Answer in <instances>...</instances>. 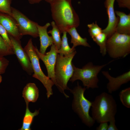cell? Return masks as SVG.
Returning a JSON list of instances; mask_svg holds the SVG:
<instances>
[{"mask_svg": "<svg viewBox=\"0 0 130 130\" xmlns=\"http://www.w3.org/2000/svg\"><path fill=\"white\" fill-rule=\"evenodd\" d=\"M116 1L119 7L130 9V0H116Z\"/></svg>", "mask_w": 130, "mask_h": 130, "instance_id": "28", "label": "cell"}, {"mask_svg": "<svg viewBox=\"0 0 130 130\" xmlns=\"http://www.w3.org/2000/svg\"><path fill=\"white\" fill-rule=\"evenodd\" d=\"M11 16L16 21L19 32L22 36L29 35L34 38L39 37L37 23L31 20L19 10L12 7Z\"/></svg>", "mask_w": 130, "mask_h": 130, "instance_id": "8", "label": "cell"}, {"mask_svg": "<svg viewBox=\"0 0 130 130\" xmlns=\"http://www.w3.org/2000/svg\"><path fill=\"white\" fill-rule=\"evenodd\" d=\"M119 96L122 104L127 108H130V87H129L121 91Z\"/></svg>", "mask_w": 130, "mask_h": 130, "instance_id": "22", "label": "cell"}, {"mask_svg": "<svg viewBox=\"0 0 130 130\" xmlns=\"http://www.w3.org/2000/svg\"><path fill=\"white\" fill-rule=\"evenodd\" d=\"M92 117L98 123L109 121L115 118L117 112L116 102L111 95L103 92L97 96L92 102Z\"/></svg>", "mask_w": 130, "mask_h": 130, "instance_id": "2", "label": "cell"}, {"mask_svg": "<svg viewBox=\"0 0 130 130\" xmlns=\"http://www.w3.org/2000/svg\"><path fill=\"white\" fill-rule=\"evenodd\" d=\"M107 52L114 59L124 58L130 53V35L115 32L107 40Z\"/></svg>", "mask_w": 130, "mask_h": 130, "instance_id": "6", "label": "cell"}, {"mask_svg": "<svg viewBox=\"0 0 130 130\" xmlns=\"http://www.w3.org/2000/svg\"><path fill=\"white\" fill-rule=\"evenodd\" d=\"M115 0H105L104 2L108 15V21L106 28L102 30V32L107 35V39L115 32L119 20L118 16L116 17L114 10V5Z\"/></svg>", "mask_w": 130, "mask_h": 130, "instance_id": "12", "label": "cell"}, {"mask_svg": "<svg viewBox=\"0 0 130 130\" xmlns=\"http://www.w3.org/2000/svg\"><path fill=\"white\" fill-rule=\"evenodd\" d=\"M51 24L52 29L48 31V33L51 35L53 41V44L58 50L60 48L61 46L62 39L60 37V34L61 33L54 21H52Z\"/></svg>", "mask_w": 130, "mask_h": 130, "instance_id": "20", "label": "cell"}, {"mask_svg": "<svg viewBox=\"0 0 130 130\" xmlns=\"http://www.w3.org/2000/svg\"><path fill=\"white\" fill-rule=\"evenodd\" d=\"M29 3L31 4H34L39 3L43 0H27Z\"/></svg>", "mask_w": 130, "mask_h": 130, "instance_id": "31", "label": "cell"}, {"mask_svg": "<svg viewBox=\"0 0 130 130\" xmlns=\"http://www.w3.org/2000/svg\"><path fill=\"white\" fill-rule=\"evenodd\" d=\"M56 0H45L47 2L50 3V4L54 1Z\"/></svg>", "mask_w": 130, "mask_h": 130, "instance_id": "32", "label": "cell"}, {"mask_svg": "<svg viewBox=\"0 0 130 130\" xmlns=\"http://www.w3.org/2000/svg\"><path fill=\"white\" fill-rule=\"evenodd\" d=\"M92 39L99 46L102 56H104L107 53L106 44L107 37L106 35L102 32Z\"/></svg>", "mask_w": 130, "mask_h": 130, "instance_id": "21", "label": "cell"}, {"mask_svg": "<svg viewBox=\"0 0 130 130\" xmlns=\"http://www.w3.org/2000/svg\"><path fill=\"white\" fill-rule=\"evenodd\" d=\"M0 35L9 48L13 51V46L8 34L5 29L0 24Z\"/></svg>", "mask_w": 130, "mask_h": 130, "instance_id": "26", "label": "cell"}, {"mask_svg": "<svg viewBox=\"0 0 130 130\" xmlns=\"http://www.w3.org/2000/svg\"><path fill=\"white\" fill-rule=\"evenodd\" d=\"M72 0H56L51 3L53 20L61 33L79 25V16L71 3Z\"/></svg>", "mask_w": 130, "mask_h": 130, "instance_id": "1", "label": "cell"}, {"mask_svg": "<svg viewBox=\"0 0 130 130\" xmlns=\"http://www.w3.org/2000/svg\"><path fill=\"white\" fill-rule=\"evenodd\" d=\"M86 89L82 87L78 82L77 86L71 91L73 95L72 107L74 111L78 114L82 122L89 127H92L95 121L89 114L92 102L85 97L84 93Z\"/></svg>", "mask_w": 130, "mask_h": 130, "instance_id": "5", "label": "cell"}, {"mask_svg": "<svg viewBox=\"0 0 130 130\" xmlns=\"http://www.w3.org/2000/svg\"><path fill=\"white\" fill-rule=\"evenodd\" d=\"M2 81V77L1 76L0 74V83Z\"/></svg>", "mask_w": 130, "mask_h": 130, "instance_id": "33", "label": "cell"}, {"mask_svg": "<svg viewBox=\"0 0 130 130\" xmlns=\"http://www.w3.org/2000/svg\"><path fill=\"white\" fill-rule=\"evenodd\" d=\"M108 122H104L100 123L99 125L96 128V130H107L108 125Z\"/></svg>", "mask_w": 130, "mask_h": 130, "instance_id": "30", "label": "cell"}, {"mask_svg": "<svg viewBox=\"0 0 130 130\" xmlns=\"http://www.w3.org/2000/svg\"><path fill=\"white\" fill-rule=\"evenodd\" d=\"M76 51L67 56L58 53L54 68L56 86L66 98L69 97L64 91L69 89L67 86L69 80L72 76L74 71L72 60L76 54Z\"/></svg>", "mask_w": 130, "mask_h": 130, "instance_id": "3", "label": "cell"}, {"mask_svg": "<svg viewBox=\"0 0 130 130\" xmlns=\"http://www.w3.org/2000/svg\"><path fill=\"white\" fill-rule=\"evenodd\" d=\"M67 33L66 32H64L63 33V34L62 38L60 47L57 51L58 53L64 56H68L76 51L75 48L70 47L68 43Z\"/></svg>", "mask_w": 130, "mask_h": 130, "instance_id": "19", "label": "cell"}, {"mask_svg": "<svg viewBox=\"0 0 130 130\" xmlns=\"http://www.w3.org/2000/svg\"><path fill=\"white\" fill-rule=\"evenodd\" d=\"M51 24L47 23L44 26H41L38 24L37 26L40 41L39 52L43 54H45L47 48L53 44V41L52 36H50L47 32V29Z\"/></svg>", "mask_w": 130, "mask_h": 130, "instance_id": "14", "label": "cell"}, {"mask_svg": "<svg viewBox=\"0 0 130 130\" xmlns=\"http://www.w3.org/2000/svg\"><path fill=\"white\" fill-rule=\"evenodd\" d=\"M109 122V123L108 125L107 130H118V129L116 125L115 118L111 119Z\"/></svg>", "mask_w": 130, "mask_h": 130, "instance_id": "29", "label": "cell"}, {"mask_svg": "<svg viewBox=\"0 0 130 130\" xmlns=\"http://www.w3.org/2000/svg\"><path fill=\"white\" fill-rule=\"evenodd\" d=\"M33 45L32 39H30L24 49L30 61L34 73L32 77L39 80L43 84L47 91L48 98L53 94L52 87L54 84L52 81L46 76L42 71L39 63V59Z\"/></svg>", "mask_w": 130, "mask_h": 130, "instance_id": "7", "label": "cell"}, {"mask_svg": "<svg viewBox=\"0 0 130 130\" xmlns=\"http://www.w3.org/2000/svg\"><path fill=\"white\" fill-rule=\"evenodd\" d=\"M14 54L13 51L9 48L0 35V57Z\"/></svg>", "mask_w": 130, "mask_h": 130, "instance_id": "24", "label": "cell"}, {"mask_svg": "<svg viewBox=\"0 0 130 130\" xmlns=\"http://www.w3.org/2000/svg\"><path fill=\"white\" fill-rule=\"evenodd\" d=\"M102 73L108 80L106 88L110 94L118 90L122 85L130 81V70L116 77L111 76L108 71H102Z\"/></svg>", "mask_w": 130, "mask_h": 130, "instance_id": "11", "label": "cell"}, {"mask_svg": "<svg viewBox=\"0 0 130 130\" xmlns=\"http://www.w3.org/2000/svg\"><path fill=\"white\" fill-rule=\"evenodd\" d=\"M9 64V61L4 57H0V74L5 72Z\"/></svg>", "mask_w": 130, "mask_h": 130, "instance_id": "27", "label": "cell"}, {"mask_svg": "<svg viewBox=\"0 0 130 130\" xmlns=\"http://www.w3.org/2000/svg\"><path fill=\"white\" fill-rule=\"evenodd\" d=\"M88 28V31L92 39L102 32V30L97 23V21L87 25Z\"/></svg>", "mask_w": 130, "mask_h": 130, "instance_id": "23", "label": "cell"}, {"mask_svg": "<svg viewBox=\"0 0 130 130\" xmlns=\"http://www.w3.org/2000/svg\"><path fill=\"white\" fill-rule=\"evenodd\" d=\"M9 36L13 46L14 54L16 55L22 68L28 74L31 75L33 71L31 63L27 54L22 47L20 40L9 35Z\"/></svg>", "mask_w": 130, "mask_h": 130, "instance_id": "9", "label": "cell"}, {"mask_svg": "<svg viewBox=\"0 0 130 130\" xmlns=\"http://www.w3.org/2000/svg\"><path fill=\"white\" fill-rule=\"evenodd\" d=\"M12 0H0V13L11 16V4Z\"/></svg>", "mask_w": 130, "mask_h": 130, "instance_id": "25", "label": "cell"}, {"mask_svg": "<svg viewBox=\"0 0 130 130\" xmlns=\"http://www.w3.org/2000/svg\"><path fill=\"white\" fill-rule=\"evenodd\" d=\"M113 60L101 65H94L90 62L81 68L76 67L73 65V72L70 81L73 82L76 80H80L86 89L98 88L99 73L103 68Z\"/></svg>", "mask_w": 130, "mask_h": 130, "instance_id": "4", "label": "cell"}, {"mask_svg": "<svg viewBox=\"0 0 130 130\" xmlns=\"http://www.w3.org/2000/svg\"><path fill=\"white\" fill-rule=\"evenodd\" d=\"M0 24L5 29L8 35L20 40L22 36L20 34L16 22L10 15L0 13Z\"/></svg>", "mask_w": 130, "mask_h": 130, "instance_id": "13", "label": "cell"}, {"mask_svg": "<svg viewBox=\"0 0 130 130\" xmlns=\"http://www.w3.org/2000/svg\"><path fill=\"white\" fill-rule=\"evenodd\" d=\"M22 94V97L26 103H34L36 102L38 98L39 91L35 84L29 83L24 87Z\"/></svg>", "mask_w": 130, "mask_h": 130, "instance_id": "16", "label": "cell"}, {"mask_svg": "<svg viewBox=\"0 0 130 130\" xmlns=\"http://www.w3.org/2000/svg\"><path fill=\"white\" fill-rule=\"evenodd\" d=\"M76 28L75 27H72L68 29L67 31L71 36V43L73 45L72 48H75L79 46L91 47L90 45L87 42V39L81 37L78 32Z\"/></svg>", "mask_w": 130, "mask_h": 130, "instance_id": "17", "label": "cell"}, {"mask_svg": "<svg viewBox=\"0 0 130 130\" xmlns=\"http://www.w3.org/2000/svg\"><path fill=\"white\" fill-rule=\"evenodd\" d=\"M115 13L119 18L115 32L118 33L130 35V13L127 14L118 11Z\"/></svg>", "mask_w": 130, "mask_h": 130, "instance_id": "15", "label": "cell"}, {"mask_svg": "<svg viewBox=\"0 0 130 130\" xmlns=\"http://www.w3.org/2000/svg\"><path fill=\"white\" fill-rule=\"evenodd\" d=\"M35 49L39 58L45 64L47 72L48 77L56 85L55 79L54 68L58 53L57 50L54 44L51 46L50 51L45 54L40 52L38 49L35 47Z\"/></svg>", "mask_w": 130, "mask_h": 130, "instance_id": "10", "label": "cell"}, {"mask_svg": "<svg viewBox=\"0 0 130 130\" xmlns=\"http://www.w3.org/2000/svg\"><path fill=\"white\" fill-rule=\"evenodd\" d=\"M26 109L23 117L22 124L20 130H31V126L34 117L38 115L39 110H36L34 112H31L28 107L29 103H26Z\"/></svg>", "mask_w": 130, "mask_h": 130, "instance_id": "18", "label": "cell"}]
</instances>
